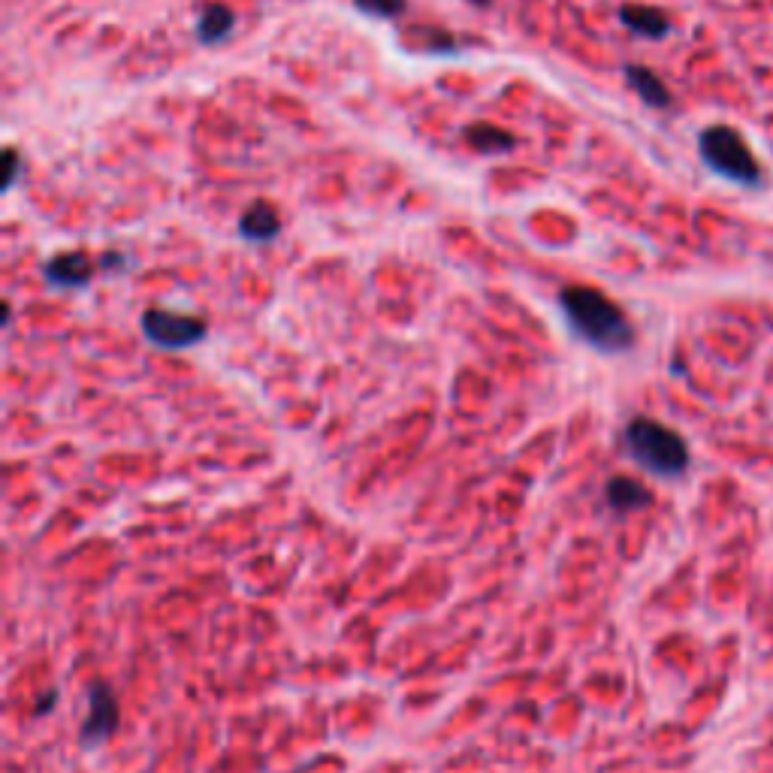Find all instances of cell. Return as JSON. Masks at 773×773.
Instances as JSON below:
<instances>
[{
    "label": "cell",
    "instance_id": "3957f363",
    "mask_svg": "<svg viewBox=\"0 0 773 773\" xmlns=\"http://www.w3.org/2000/svg\"><path fill=\"white\" fill-rule=\"evenodd\" d=\"M701 154H704V161H707L710 170H716L719 176H725L731 182L755 185L758 176H761L758 161L752 158L746 139L725 124L707 127L701 133Z\"/></svg>",
    "mask_w": 773,
    "mask_h": 773
},
{
    "label": "cell",
    "instance_id": "5bb4252c",
    "mask_svg": "<svg viewBox=\"0 0 773 773\" xmlns=\"http://www.w3.org/2000/svg\"><path fill=\"white\" fill-rule=\"evenodd\" d=\"M472 4H490V0H472Z\"/></svg>",
    "mask_w": 773,
    "mask_h": 773
},
{
    "label": "cell",
    "instance_id": "8fae6325",
    "mask_svg": "<svg viewBox=\"0 0 773 773\" xmlns=\"http://www.w3.org/2000/svg\"><path fill=\"white\" fill-rule=\"evenodd\" d=\"M626 79L650 106H668L671 103V94H668L665 82L653 70H647V67H626Z\"/></svg>",
    "mask_w": 773,
    "mask_h": 773
},
{
    "label": "cell",
    "instance_id": "6da1fadb",
    "mask_svg": "<svg viewBox=\"0 0 773 773\" xmlns=\"http://www.w3.org/2000/svg\"><path fill=\"white\" fill-rule=\"evenodd\" d=\"M562 312L571 324V330L589 342L598 351H626L635 342V330L626 318V312L610 296H604L595 287H565L559 296Z\"/></svg>",
    "mask_w": 773,
    "mask_h": 773
},
{
    "label": "cell",
    "instance_id": "9c48e42d",
    "mask_svg": "<svg viewBox=\"0 0 773 773\" xmlns=\"http://www.w3.org/2000/svg\"><path fill=\"white\" fill-rule=\"evenodd\" d=\"M236 25V16L227 4H209L203 13H200V22H197V37L200 43H221Z\"/></svg>",
    "mask_w": 773,
    "mask_h": 773
},
{
    "label": "cell",
    "instance_id": "30bf717a",
    "mask_svg": "<svg viewBox=\"0 0 773 773\" xmlns=\"http://www.w3.org/2000/svg\"><path fill=\"white\" fill-rule=\"evenodd\" d=\"M607 502L616 511H641L650 505V493L632 478H613L607 484Z\"/></svg>",
    "mask_w": 773,
    "mask_h": 773
},
{
    "label": "cell",
    "instance_id": "52a82bcc",
    "mask_svg": "<svg viewBox=\"0 0 773 773\" xmlns=\"http://www.w3.org/2000/svg\"><path fill=\"white\" fill-rule=\"evenodd\" d=\"M239 233L248 242H272L281 233V221L278 212L269 203H254L245 209L242 221H239Z\"/></svg>",
    "mask_w": 773,
    "mask_h": 773
},
{
    "label": "cell",
    "instance_id": "7a4b0ae2",
    "mask_svg": "<svg viewBox=\"0 0 773 773\" xmlns=\"http://www.w3.org/2000/svg\"><path fill=\"white\" fill-rule=\"evenodd\" d=\"M626 444L641 466L656 475H680L689 466L686 441L659 420H650V417L632 420L626 429Z\"/></svg>",
    "mask_w": 773,
    "mask_h": 773
},
{
    "label": "cell",
    "instance_id": "4fadbf2b",
    "mask_svg": "<svg viewBox=\"0 0 773 773\" xmlns=\"http://www.w3.org/2000/svg\"><path fill=\"white\" fill-rule=\"evenodd\" d=\"M19 151L16 148H7V182H4V188L10 191L13 185H16V179H19Z\"/></svg>",
    "mask_w": 773,
    "mask_h": 773
},
{
    "label": "cell",
    "instance_id": "ba28073f",
    "mask_svg": "<svg viewBox=\"0 0 773 773\" xmlns=\"http://www.w3.org/2000/svg\"><path fill=\"white\" fill-rule=\"evenodd\" d=\"M620 19H623V25L629 28V31H635V34H641V37H650V40H659V37H665L668 34V19H665V13H659V10H653V7H623L620 10Z\"/></svg>",
    "mask_w": 773,
    "mask_h": 773
},
{
    "label": "cell",
    "instance_id": "277c9868",
    "mask_svg": "<svg viewBox=\"0 0 773 773\" xmlns=\"http://www.w3.org/2000/svg\"><path fill=\"white\" fill-rule=\"evenodd\" d=\"M142 333L154 345L182 351V348H191L206 339V321L191 318V315L164 312V308H151V312L142 315Z\"/></svg>",
    "mask_w": 773,
    "mask_h": 773
},
{
    "label": "cell",
    "instance_id": "5b68a950",
    "mask_svg": "<svg viewBox=\"0 0 773 773\" xmlns=\"http://www.w3.org/2000/svg\"><path fill=\"white\" fill-rule=\"evenodd\" d=\"M115 728H118L115 695L103 683H97V686H91V695H88V719L82 725V743L85 746L103 743Z\"/></svg>",
    "mask_w": 773,
    "mask_h": 773
},
{
    "label": "cell",
    "instance_id": "7c38bea8",
    "mask_svg": "<svg viewBox=\"0 0 773 773\" xmlns=\"http://www.w3.org/2000/svg\"><path fill=\"white\" fill-rule=\"evenodd\" d=\"M360 13H369L375 19H399L408 7V0H354Z\"/></svg>",
    "mask_w": 773,
    "mask_h": 773
},
{
    "label": "cell",
    "instance_id": "8992f818",
    "mask_svg": "<svg viewBox=\"0 0 773 773\" xmlns=\"http://www.w3.org/2000/svg\"><path fill=\"white\" fill-rule=\"evenodd\" d=\"M94 275V266L85 254H61L46 263V278L58 287H85Z\"/></svg>",
    "mask_w": 773,
    "mask_h": 773
}]
</instances>
